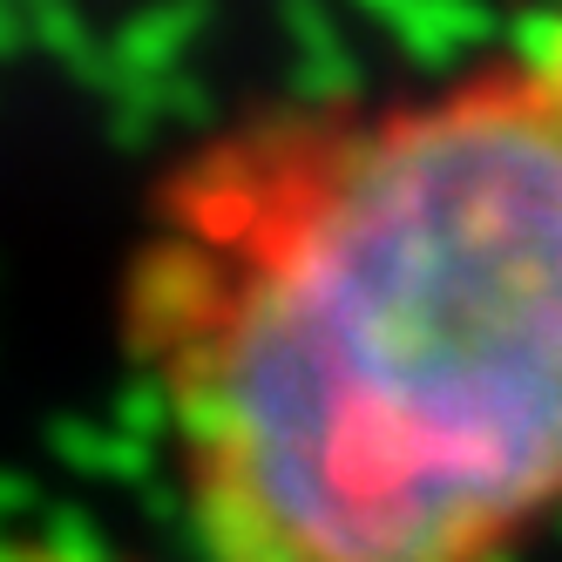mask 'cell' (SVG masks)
<instances>
[{
    "instance_id": "6da1fadb",
    "label": "cell",
    "mask_w": 562,
    "mask_h": 562,
    "mask_svg": "<svg viewBox=\"0 0 562 562\" xmlns=\"http://www.w3.org/2000/svg\"><path fill=\"white\" fill-rule=\"evenodd\" d=\"M123 346L204 562H521L562 521V0L204 136Z\"/></svg>"
}]
</instances>
